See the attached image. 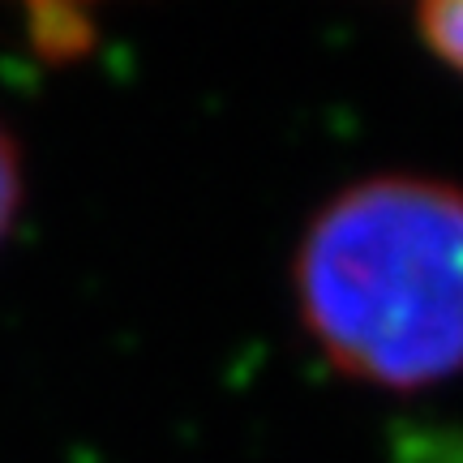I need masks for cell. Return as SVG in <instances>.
I'll use <instances>...</instances> for the list:
<instances>
[{
	"mask_svg": "<svg viewBox=\"0 0 463 463\" xmlns=\"http://www.w3.org/2000/svg\"><path fill=\"white\" fill-rule=\"evenodd\" d=\"M17 211H22V159L9 129L0 125V241L9 236Z\"/></svg>",
	"mask_w": 463,
	"mask_h": 463,
	"instance_id": "cell-3",
	"label": "cell"
},
{
	"mask_svg": "<svg viewBox=\"0 0 463 463\" xmlns=\"http://www.w3.org/2000/svg\"><path fill=\"white\" fill-rule=\"evenodd\" d=\"M416 26L433 56L463 73V5H425L416 14Z\"/></svg>",
	"mask_w": 463,
	"mask_h": 463,
	"instance_id": "cell-2",
	"label": "cell"
},
{
	"mask_svg": "<svg viewBox=\"0 0 463 463\" xmlns=\"http://www.w3.org/2000/svg\"><path fill=\"white\" fill-rule=\"evenodd\" d=\"M292 300L352 382L425 391L463 373V189L416 172L339 189L300 232Z\"/></svg>",
	"mask_w": 463,
	"mask_h": 463,
	"instance_id": "cell-1",
	"label": "cell"
}]
</instances>
